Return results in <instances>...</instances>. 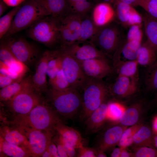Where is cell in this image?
<instances>
[{"label": "cell", "mask_w": 157, "mask_h": 157, "mask_svg": "<svg viewBox=\"0 0 157 157\" xmlns=\"http://www.w3.org/2000/svg\"><path fill=\"white\" fill-rule=\"evenodd\" d=\"M61 122L53 111L42 102L35 106L27 114L16 117L14 123L44 131L53 135L56 125Z\"/></svg>", "instance_id": "cell-1"}, {"label": "cell", "mask_w": 157, "mask_h": 157, "mask_svg": "<svg viewBox=\"0 0 157 157\" xmlns=\"http://www.w3.org/2000/svg\"><path fill=\"white\" fill-rule=\"evenodd\" d=\"M78 89L72 87L63 90L50 88L47 91L49 101L61 115L71 118L82 108V97Z\"/></svg>", "instance_id": "cell-2"}, {"label": "cell", "mask_w": 157, "mask_h": 157, "mask_svg": "<svg viewBox=\"0 0 157 157\" xmlns=\"http://www.w3.org/2000/svg\"><path fill=\"white\" fill-rule=\"evenodd\" d=\"M81 89L83 92L80 117L85 121L105 101L108 90L101 79L88 77Z\"/></svg>", "instance_id": "cell-3"}, {"label": "cell", "mask_w": 157, "mask_h": 157, "mask_svg": "<svg viewBox=\"0 0 157 157\" xmlns=\"http://www.w3.org/2000/svg\"><path fill=\"white\" fill-rule=\"evenodd\" d=\"M59 18L48 15L37 21L29 27L27 32L31 39L47 47L60 41Z\"/></svg>", "instance_id": "cell-4"}, {"label": "cell", "mask_w": 157, "mask_h": 157, "mask_svg": "<svg viewBox=\"0 0 157 157\" xmlns=\"http://www.w3.org/2000/svg\"><path fill=\"white\" fill-rule=\"evenodd\" d=\"M49 15L35 0H28L21 6L4 37L7 38L29 27L40 19Z\"/></svg>", "instance_id": "cell-5"}, {"label": "cell", "mask_w": 157, "mask_h": 157, "mask_svg": "<svg viewBox=\"0 0 157 157\" xmlns=\"http://www.w3.org/2000/svg\"><path fill=\"white\" fill-rule=\"evenodd\" d=\"M121 35L115 25L111 23L99 27L90 42L105 54L115 51L121 44Z\"/></svg>", "instance_id": "cell-6"}, {"label": "cell", "mask_w": 157, "mask_h": 157, "mask_svg": "<svg viewBox=\"0 0 157 157\" xmlns=\"http://www.w3.org/2000/svg\"><path fill=\"white\" fill-rule=\"evenodd\" d=\"M39 94L31 86L4 102L16 114V117L23 116L27 114L35 106L42 102Z\"/></svg>", "instance_id": "cell-7"}, {"label": "cell", "mask_w": 157, "mask_h": 157, "mask_svg": "<svg viewBox=\"0 0 157 157\" xmlns=\"http://www.w3.org/2000/svg\"><path fill=\"white\" fill-rule=\"evenodd\" d=\"M4 41L17 60L27 66L36 65L41 57L36 47L23 38H10Z\"/></svg>", "instance_id": "cell-8"}, {"label": "cell", "mask_w": 157, "mask_h": 157, "mask_svg": "<svg viewBox=\"0 0 157 157\" xmlns=\"http://www.w3.org/2000/svg\"><path fill=\"white\" fill-rule=\"evenodd\" d=\"M62 69L71 87L81 88L88 77L83 72L80 63L60 49L58 50Z\"/></svg>", "instance_id": "cell-9"}, {"label": "cell", "mask_w": 157, "mask_h": 157, "mask_svg": "<svg viewBox=\"0 0 157 157\" xmlns=\"http://www.w3.org/2000/svg\"><path fill=\"white\" fill-rule=\"evenodd\" d=\"M83 16L71 12L59 18L61 46L69 45L77 41L80 35Z\"/></svg>", "instance_id": "cell-10"}, {"label": "cell", "mask_w": 157, "mask_h": 157, "mask_svg": "<svg viewBox=\"0 0 157 157\" xmlns=\"http://www.w3.org/2000/svg\"><path fill=\"white\" fill-rule=\"evenodd\" d=\"M16 128L24 135L29 143L31 152L33 156H41L51 140L53 134L32 128L17 125Z\"/></svg>", "instance_id": "cell-11"}, {"label": "cell", "mask_w": 157, "mask_h": 157, "mask_svg": "<svg viewBox=\"0 0 157 157\" xmlns=\"http://www.w3.org/2000/svg\"><path fill=\"white\" fill-rule=\"evenodd\" d=\"M60 49L79 62L95 58H106L107 55L90 42L89 43L81 46L76 42L69 45L61 46Z\"/></svg>", "instance_id": "cell-12"}, {"label": "cell", "mask_w": 157, "mask_h": 157, "mask_svg": "<svg viewBox=\"0 0 157 157\" xmlns=\"http://www.w3.org/2000/svg\"><path fill=\"white\" fill-rule=\"evenodd\" d=\"M51 51L47 50L41 56L36 64L35 72L31 77L33 89L37 92H46L48 90L47 81V69L51 57Z\"/></svg>", "instance_id": "cell-13"}, {"label": "cell", "mask_w": 157, "mask_h": 157, "mask_svg": "<svg viewBox=\"0 0 157 157\" xmlns=\"http://www.w3.org/2000/svg\"><path fill=\"white\" fill-rule=\"evenodd\" d=\"M79 63L84 74L89 77L101 80L113 72L106 58H95Z\"/></svg>", "instance_id": "cell-14"}, {"label": "cell", "mask_w": 157, "mask_h": 157, "mask_svg": "<svg viewBox=\"0 0 157 157\" xmlns=\"http://www.w3.org/2000/svg\"><path fill=\"white\" fill-rule=\"evenodd\" d=\"M91 17L97 26L101 27L113 20L115 17V11L111 4L104 2L99 3L94 7Z\"/></svg>", "instance_id": "cell-15"}, {"label": "cell", "mask_w": 157, "mask_h": 157, "mask_svg": "<svg viewBox=\"0 0 157 157\" xmlns=\"http://www.w3.org/2000/svg\"><path fill=\"white\" fill-rule=\"evenodd\" d=\"M137 80L118 75L111 88V92L117 96L126 97L134 94L137 89Z\"/></svg>", "instance_id": "cell-16"}, {"label": "cell", "mask_w": 157, "mask_h": 157, "mask_svg": "<svg viewBox=\"0 0 157 157\" xmlns=\"http://www.w3.org/2000/svg\"><path fill=\"white\" fill-rule=\"evenodd\" d=\"M0 135L6 141L21 147L32 156L27 138L17 129L3 126L1 128Z\"/></svg>", "instance_id": "cell-17"}, {"label": "cell", "mask_w": 157, "mask_h": 157, "mask_svg": "<svg viewBox=\"0 0 157 157\" xmlns=\"http://www.w3.org/2000/svg\"><path fill=\"white\" fill-rule=\"evenodd\" d=\"M127 126L121 124L113 126L107 130L99 143L97 150L104 152L118 144L122 133Z\"/></svg>", "instance_id": "cell-18"}, {"label": "cell", "mask_w": 157, "mask_h": 157, "mask_svg": "<svg viewBox=\"0 0 157 157\" xmlns=\"http://www.w3.org/2000/svg\"><path fill=\"white\" fill-rule=\"evenodd\" d=\"M32 76H24L9 85L1 89L0 101H7L26 89L32 86Z\"/></svg>", "instance_id": "cell-19"}, {"label": "cell", "mask_w": 157, "mask_h": 157, "mask_svg": "<svg viewBox=\"0 0 157 157\" xmlns=\"http://www.w3.org/2000/svg\"><path fill=\"white\" fill-rule=\"evenodd\" d=\"M108 104L105 101L94 110L85 121L87 131L95 133L99 131L107 119Z\"/></svg>", "instance_id": "cell-20"}, {"label": "cell", "mask_w": 157, "mask_h": 157, "mask_svg": "<svg viewBox=\"0 0 157 157\" xmlns=\"http://www.w3.org/2000/svg\"><path fill=\"white\" fill-rule=\"evenodd\" d=\"M55 130L61 140L70 144L76 149H78L83 145L81 135L72 128L67 126L61 122L56 125Z\"/></svg>", "instance_id": "cell-21"}, {"label": "cell", "mask_w": 157, "mask_h": 157, "mask_svg": "<svg viewBox=\"0 0 157 157\" xmlns=\"http://www.w3.org/2000/svg\"><path fill=\"white\" fill-rule=\"evenodd\" d=\"M35 0L53 17L60 18L71 12L67 0Z\"/></svg>", "instance_id": "cell-22"}, {"label": "cell", "mask_w": 157, "mask_h": 157, "mask_svg": "<svg viewBox=\"0 0 157 157\" xmlns=\"http://www.w3.org/2000/svg\"><path fill=\"white\" fill-rule=\"evenodd\" d=\"M142 42L137 41H126L120 44L115 51V60H136Z\"/></svg>", "instance_id": "cell-23"}, {"label": "cell", "mask_w": 157, "mask_h": 157, "mask_svg": "<svg viewBox=\"0 0 157 157\" xmlns=\"http://www.w3.org/2000/svg\"><path fill=\"white\" fill-rule=\"evenodd\" d=\"M154 137L152 129L148 126L142 124L134 134L133 144L136 147L146 146L156 148Z\"/></svg>", "instance_id": "cell-24"}, {"label": "cell", "mask_w": 157, "mask_h": 157, "mask_svg": "<svg viewBox=\"0 0 157 157\" xmlns=\"http://www.w3.org/2000/svg\"><path fill=\"white\" fill-rule=\"evenodd\" d=\"M157 55L155 49L147 40L142 44L136 60L139 65L149 67L156 61Z\"/></svg>", "instance_id": "cell-25"}, {"label": "cell", "mask_w": 157, "mask_h": 157, "mask_svg": "<svg viewBox=\"0 0 157 157\" xmlns=\"http://www.w3.org/2000/svg\"><path fill=\"white\" fill-rule=\"evenodd\" d=\"M142 107L139 103H135L127 109L118 122L123 126H131L137 123L141 117Z\"/></svg>", "instance_id": "cell-26"}, {"label": "cell", "mask_w": 157, "mask_h": 157, "mask_svg": "<svg viewBox=\"0 0 157 157\" xmlns=\"http://www.w3.org/2000/svg\"><path fill=\"white\" fill-rule=\"evenodd\" d=\"M143 19L147 40L153 47L157 54V19L147 13Z\"/></svg>", "instance_id": "cell-27"}, {"label": "cell", "mask_w": 157, "mask_h": 157, "mask_svg": "<svg viewBox=\"0 0 157 157\" xmlns=\"http://www.w3.org/2000/svg\"><path fill=\"white\" fill-rule=\"evenodd\" d=\"M115 66L118 75L137 80L136 76L139 65L136 60H115Z\"/></svg>", "instance_id": "cell-28"}, {"label": "cell", "mask_w": 157, "mask_h": 157, "mask_svg": "<svg viewBox=\"0 0 157 157\" xmlns=\"http://www.w3.org/2000/svg\"><path fill=\"white\" fill-rule=\"evenodd\" d=\"M98 28L94 24L91 17L87 15L83 16L81 23L80 35L77 42L83 43L89 39L90 40Z\"/></svg>", "instance_id": "cell-29"}, {"label": "cell", "mask_w": 157, "mask_h": 157, "mask_svg": "<svg viewBox=\"0 0 157 157\" xmlns=\"http://www.w3.org/2000/svg\"><path fill=\"white\" fill-rule=\"evenodd\" d=\"M1 152L10 157H25L31 156L21 147L6 141L0 137Z\"/></svg>", "instance_id": "cell-30"}, {"label": "cell", "mask_w": 157, "mask_h": 157, "mask_svg": "<svg viewBox=\"0 0 157 157\" xmlns=\"http://www.w3.org/2000/svg\"><path fill=\"white\" fill-rule=\"evenodd\" d=\"M114 3L115 17L121 23L127 26L130 17L136 10L133 7L118 1L115 0Z\"/></svg>", "instance_id": "cell-31"}, {"label": "cell", "mask_w": 157, "mask_h": 157, "mask_svg": "<svg viewBox=\"0 0 157 157\" xmlns=\"http://www.w3.org/2000/svg\"><path fill=\"white\" fill-rule=\"evenodd\" d=\"M61 69V60L58 50L51 51L47 69V75L49 80L54 78Z\"/></svg>", "instance_id": "cell-32"}, {"label": "cell", "mask_w": 157, "mask_h": 157, "mask_svg": "<svg viewBox=\"0 0 157 157\" xmlns=\"http://www.w3.org/2000/svg\"><path fill=\"white\" fill-rule=\"evenodd\" d=\"M20 5L14 7L7 13L0 18V38H3L11 25L16 13L19 9Z\"/></svg>", "instance_id": "cell-33"}, {"label": "cell", "mask_w": 157, "mask_h": 157, "mask_svg": "<svg viewBox=\"0 0 157 157\" xmlns=\"http://www.w3.org/2000/svg\"><path fill=\"white\" fill-rule=\"evenodd\" d=\"M126 108L122 104L116 102L108 104L107 119L113 121H118Z\"/></svg>", "instance_id": "cell-34"}, {"label": "cell", "mask_w": 157, "mask_h": 157, "mask_svg": "<svg viewBox=\"0 0 157 157\" xmlns=\"http://www.w3.org/2000/svg\"><path fill=\"white\" fill-rule=\"evenodd\" d=\"M141 124H137L124 131L118 144L119 147L126 148L133 144L134 134Z\"/></svg>", "instance_id": "cell-35"}, {"label": "cell", "mask_w": 157, "mask_h": 157, "mask_svg": "<svg viewBox=\"0 0 157 157\" xmlns=\"http://www.w3.org/2000/svg\"><path fill=\"white\" fill-rule=\"evenodd\" d=\"M48 83L51 88L58 90H64L71 87L62 69L54 78L49 80Z\"/></svg>", "instance_id": "cell-36"}, {"label": "cell", "mask_w": 157, "mask_h": 157, "mask_svg": "<svg viewBox=\"0 0 157 157\" xmlns=\"http://www.w3.org/2000/svg\"><path fill=\"white\" fill-rule=\"evenodd\" d=\"M17 60H18L6 42H1L0 45V62L9 66Z\"/></svg>", "instance_id": "cell-37"}, {"label": "cell", "mask_w": 157, "mask_h": 157, "mask_svg": "<svg viewBox=\"0 0 157 157\" xmlns=\"http://www.w3.org/2000/svg\"><path fill=\"white\" fill-rule=\"evenodd\" d=\"M145 82L149 89L157 91V60L152 65L148 67Z\"/></svg>", "instance_id": "cell-38"}, {"label": "cell", "mask_w": 157, "mask_h": 157, "mask_svg": "<svg viewBox=\"0 0 157 157\" xmlns=\"http://www.w3.org/2000/svg\"><path fill=\"white\" fill-rule=\"evenodd\" d=\"M132 153L133 157H157V149L148 147H136Z\"/></svg>", "instance_id": "cell-39"}, {"label": "cell", "mask_w": 157, "mask_h": 157, "mask_svg": "<svg viewBox=\"0 0 157 157\" xmlns=\"http://www.w3.org/2000/svg\"><path fill=\"white\" fill-rule=\"evenodd\" d=\"M141 26L133 25L130 26L127 35V40L142 42L143 33Z\"/></svg>", "instance_id": "cell-40"}, {"label": "cell", "mask_w": 157, "mask_h": 157, "mask_svg": "<svg viewBox=\"0 0 157 157\" xmlns=\"http://www.w3.org/2000/svg\"><path fill=\"white\" fill-rule=\"evenodd\" d=\"M139 6L143 8L150 16L157 19V2L140 0Z\"/></svg>", "instance_id": "cell-41"}, {"label": "cell", "mask_w": 157, "mask_h": 157, "mask_svg": "<svg viewBox=\"0 0 157 157\" xmlns=\"http://www.w3.org/2000/svg\"><path fill=\"white\" fill-rule=\"evenodd\" d=\"M77 156L79 157H96V151L92 148L87 147L82 145L78 149Z\"/></svg>", "instance_id": "cell-42"}, {"label": "cell", "mask_w": 157, "mask_h": 157, "mask_svg": "<svg viewBox=\"0 0 157 157\" xmlns=\"http://www.w3.org/2000/svg\"><path fill=\"white\" fill-rule=\"evenodd\" d=\"M143 19L140 14L136 10L131 15L128 21L127 26L138 25L141 26Z\"/></svg>", "instance_id": "cell-43"}, {"label": "cell", "mask_w": 157, "mask_h": 157, "mask_svg": "<svg viewBox=\"0 0 157 157\" xmlns=\"http://www.w3.org/2000/svg\"><path fill=\"white\" fill-rule=\"evenodd\" d=\"M55 137L53 141L56 145L59 157H68L66 149L58 136Z\"/></svg>", "instance_id": "cell-44"}, {"label": "cell", "mask_w": 157, "mask_h": 157, "mask_svg": "<svg viewBox=\"0 0 157 157\" xmlns=\"http://www.w3.org/2000/svg\"><path fill=\"white\" fill-rule=\"evenodd\" d=\"M19 79H14L0 73V88H3Z\"/></svg>", "instance_id": "cell-45"}, {"label": "cell", "mask_w": 157, "mask_h": 157, "mask_svg": "<svg viewBox=\"0 0 157 157\" xmlns=\"http://www.w3.org/2000/svg\"><path fill=\"white\" fill-rule=\"evenodd\" d=\"M59 139L64 145L67 152L68 157H74L77 156L76 149L70 144L61 140L57 135Z\"/></svg>", "instance_id": "cell-46"}, {"label": "cell", "mask_w": 157, "mask_h": 157, "mask_svg": "<svg viewBox=\"0 0 157 157\" xmlns=\"http://www.w3.org/2000/svg\"><path fill=\"white\" fill-rule=\"evenodd\" d=\"M47 149L49 151L52 157H59L56 145L52 139L49 142Z\"/></svg>", "instance_id": "cell-47"}, {"label": "cell", "mask_w": 157, "mask_h": 157, "mask_svg": "<svg viewBox=\"0 0 157 157\" xmlns=\"http://www.w3.org/2000/svg\"><path fill=\"white\" fill-rule=\"evenodd\" d=\"M8 6L15 7L20 4L25 0H2Z\"/></svg>", "instance_id": "cell-48"}, {"label": "cell", "mask_w": 157, "mask_h": 157, "mask_svg": "<svg viewBox=\"0 0 157 157\" xmlns=\"http://www.w3.org/2000/svg\"><path fill=\"white\" fill-rule=\"evenodd\" d=\"M118 1L133 7L139 6L140 0H115Z\"/></svg>", "instance_id": "cell-49"}, {"label": "cell", "mask_w": 157, "mask_h": 157, "mask_svg": "<svg viewBox=\"0 0 157 157\" xmlns=\"http://www.w3.org/2000/svg\"><path fill=\"white\" fill-rule=\"evenodd\" d=\"M91 0H67V1L70 9L73 6L79 4L85 1Z\"/></svg>", "instance_id": "cell-50"}, {"label": "cell", "mask_w": 157, "mask_h": 157, "mask_svg": "<svg viewBox=\"0 0 157 157\" xmlns=\"http://www.w3.org/2000/svg\"><path fill=\"white\" fill-rule=\"evenodd\" d=\"M122 148L120 147L114 148L111 153V156L112 157H120Z\"/></svg>", "instance_id": "cell-51"}, {"label": "cell", "mask_w": 157, "mask_h": 157, "mask_svg": "<svg viewBox=\"0 0 157 157\" xmlns=\"http://www.w3.org/2000/svg\"><path fill=\"white\" fill-rule=\"evenodd\" d=\"M8 7V6L2 0H0V17L7 9Z\"/></svg>", "instance_id": "cell-52"}, {"label": "cell", "mask_w": 157, "mask_h": 157, "mask_svg": "<svg viewBox=\"0 0 157 157\" xmlns=\"http://www.w3.org/2000/svg\"><path fill=\"white\" fill-rule=\"evenodd\" d=\"M152 129L154 133L157 134V115L153 119L152 122Z\"/></svg>", "instance_id": "cell-53"}, {"label": "cell", "mask_w": 157, "mask_h": 157, "mask_svg": "<svg viewBox=\"0 0 157 157\" xmlns=\"http://www.w3.org/2000/svg\"><path fill=\"white\" fill-rule=\"evenodd\" d=\"M132 153L128 152L126 149V148H122L120 157H132Z\"/></svg>", "instance_id": "cell-54"}, {"label": "cell", "mask_w": 157, "mask_h": 157, "mask_svg": "<svg viewBox=\"0 0 157 157\" xmlns=\"http://www.w3.org/2000/svg\"><path fill=\"white\" fill-rule=\"evenodd\" d=\"M97 154L96 156L97 157H106L107 156L105 154V152L99 150H96Z\"/></svg>", "instance_id": "cell-55"}, {"label": "cell", "mask_w": 157, "mask_h": 157, "mask_svg": "<svg viewBox=\"0 0 157 157\" xmlns=\"http://www.w3.org/2000/svg\"><path fill=\"white\" fill-rule=\"evenodd\" d=\"M41 156L43 157H52L51 154L47 149H46L45 151L43 152V153L42 155Z\"/></svg>", "instance_id": "cell-56"}, {"label": "cell", "mask_w": 157, "mask_h": 157, "mask_svg": "<svg viewBox=\"0 0 157 157\" xmlns=\"http://www.w3.org/2000/svg\"><path fill=\"white\" fill-rule=\"evenodd\" d=\"M154 145L157 149V134L154 133Z\"/></svg>", "instance_id": "cell-57"}, {"label": "cell", "mask_w": 157, "mask_h": 157, "mask_svg": "<svg viewBox=\"0 0 157 157\" xmlns=\"http://www.w3.org/2000/svg\"><path fill=\"white\" fill-rule=\"evenodd\" d=\"M103 1V2L108 3L110 4L114 3L115 0H101Z\"/></svg>", "instance_id": "cell-58"}, {"label": "cell", "mask_w": 157, "mask_h": 157, "mask_svg": "<svg viewBox=\"0 0 157 157\" xmlns=\"http://www.w3.org/2000/svg\"><path fill=\"white\" fill-rule=\"evenodd\" d=\"M155 101H156V104L157 105V95L156 97V99H155Z\"/></svg>", "instance_id": "cell-59"}, {"label": "cell", "mask_w": 157, "mask_h": 157, "mask_svg": "<svg viewBox=\"0 0 157 157\" xmlns=\"http://www.w3.org/2000/svg\"><path fill=\"white\" fill-rule=\"evenodd\" d=\"M149 0L157 2V0Z\"/></svg>", "instance_id": "cell-60"}, {"label": "cell", "mask_w": 157, "mask_h": 157, "mask_svg": "<svg viewBox=\"0 0 157 157\" xmlns=\"http://www.w3.org/2000/svg\"><path fill=\"white\" fill-rule=\"evenodd\" d=\"M94 0V1H99V0Z\"/></svg>", "instance_id": "cell-61"}]
</instances>
